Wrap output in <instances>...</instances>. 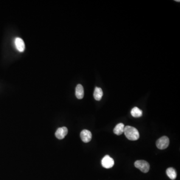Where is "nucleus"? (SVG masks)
Masks as SVG:
<instances>
[{
    "label": "nucleus",
    "mask_w": 180,
    "mask_h": 180,
    "mask_svg": "<svg viewBox=\"0 0 180 180\" xmlns=\"http://www.w3.org/2000/svg\"><path fill=\"white\" fill-rule=\"evenodd\" d=\"M16 48L19 52H23L25 49V45L24 41L20 38H16L15 40Z\"/></svg>",
    "instance_id": "7"
},
{
    "label": "nucleus",
    "mask_w": 180,
    "mask_h": 180,
    "mask_svg": "<svg viewBox=\"0 0 180 180\" xmlns=\"http://www.w3.org/2000/svg\"><path fill=\"white\" fill-rule=\"evenodd\" d=\"M166 174L170 179L174 180L177 178V172L174 168H169L166 170Z\"/></svg>",
    "instance_id": "12"
},
{
    "label": "nucleus",
    "mask_w": 180,
    "mask_h": 180,
    "mask_svg": "<svg viewBox=\"0 0 180 180\" xmlns=\"http://www.w3.org/2000/svg\"><path fill=\"white\" fill-rule=\"evenodd\" d=\"M80 137L81 140H82V141L84 142V143H88L91 141L92 139V133L90 131L84 130L81 132Z\"/></svg>",
    "instance_id": "6"
},
{
    "label": "nucleus",
    "mask_w": 180,
    "mask_h": 180,
    "mask_svg": "<svg viewBox=\"0 0 180 180\" xmlns=\"http://www.w3.org/2000/svg\"><path fill=\"white\" fill-rule=\"evenodd\" d=\"M102 165L104 168L106 169H110L114 166V161L113 159L111 158L109 155H106L102 160Z\"/></svg>",
    "instance_id": "4"
},
{
    "label": "nucleus",
    "mask_w": 180,
    "mask_h": 180,
    "mask_svg": "<svg viewBox=\"0 0 180 180\" xmlns=\"http://www.w3.org/2000/svg\"><path fill=\"white\" fill-rule=\"evenodd\" d=\"M169 139L167 136L163 137L159 139L156 142V146L159 149L164 150L166 149L169 145Z\"/></svg>",
    "instance_id": "3"
},
{
    "label": "nucleus",
    "mask_w": 180,
    "mask_h": 180,
    "mask_svg": "<svg viewBox=\"0 0 180 180\" xmlns=\"http://www.w3.org/2000/svg\"><path fill=\"white\" fill-rule=\"evenodd\" d=\"M103 96L102 89L99 87H96L94 92V97L97 101H100Z\"/></svg>",
    "instance_id": "9"
},
{
    "label": "nucleus",
    "mask_w": 180,
    "mask_h": 180,
    "mask_svg": "<svg viewBox=\"0 0 180 180\" xmlns=\"http://www.w3.org/2000/svg\"><path fill=\"white\" fill-rule=\"evenodd\" d=\"M135 166L144 173L148 172L150 170V165L144 160H138L135 162Z\"/></svg>",
    "instance_id": "2"
},
{
    "label": "nucleus",
    "mask_w": 180,
    "mask_h": 180,
    "mask_svg": "<svg viewBox=\"0 0 180 180\" xmlns=\"http://www.w3.org/2000/svg\"><path fill=\"white\" fill-rule=\"evenodd\" d=\"M177 1V2H180V1Z\"/></svg>",
    "instance_id": "13"
},
{
    "label": "nucleus",
    "mask_w": 180,
    "mask_h": 180,
    "mask_svg": "<svg viewBox=\"0 0 180 180\" xmlns=\"http://www.w3.org/2000/svg\"><path fill=\"white\" fill-rule=\"evenodd\" d=\"M132 116L134 118H140L143 115V112L138 107L133 108L131 112Z\"/></svg>",
    "instance_id": "11"
},
{
    "label": "nucleus",
    "mask_w": 180,
    "mask_h": 180,
    "mask_svg": "<svg viewBox=\"0 0 180 180\" xmlns=\"http://www.w3.org/2000/svg\"><path fill=\"white\" fill-rule=\"evenodd\" d=\"M68 129L65 127L59 128L57 129V130L56 131L55 136L59 140H62L66 137V136L68 134Z\"/></svg>",
    "instance_id": "5"
},
{
    "label": "nucleus",
    "mask_w": 180,
    "mask_h": 180,
    "mask_svg": "<svg viewBox=\"0 0 180 180\" xmlns=\"http://www.w3.org/2000/svg\"><path fill=\"white\" fill-rule=\"evenodd\" d=\"M75 95L78 99H82L84 96V88L81 84H79L76 88Z\"/></svg>",
    "instance_id": "8"
},
{
    "label": "nucleus",
    "mask_w": 180,
    "mask_h": 180,
    "mask_svg": "<svg viewBox=\"0 0 180 180\" xmlns=\"http://www.w3.org/2000/svg\"><path fill=\"white\" fill-rule=\"evenodd\" d=\"M125 127V126L123 123L118 124L114 129V133L117 135H122L124 131Z\"/></svg>",
    "instance_id": "10"
},
{
    "label": "nucleus",
    "mask_w": 180,
    "mask_h": 180,
    "mask_svg": "<svg viewBox=\"0 0 180 180\" xmlns=\"http://www.w3.org/2000/svg\"><path fill=\"white\" fill-rule=\"evenodd\" d=\"M124 133L127 138L131 141H136L138 140L140 137L138 130L132 126H127L125 127Z\"/></svg>",
    "instance_id": "1"
}]
</instances>
